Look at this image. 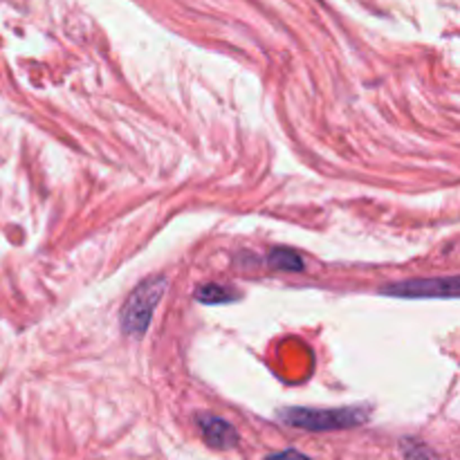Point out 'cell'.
Masks as SVG:
<instances>
[{"label":"cell","instance_id":"obj_4","mask_svg":"<svg viewBox=\"0 0 460 460\" xmlns=\"http://www.w3.org/2000/svg\"><path fill=\"white\" fill-rule=\"evenodd\" d=\"M198 427H200L202 438H205V443L209 447L234 449L238 445V431L227 420H223V418L202 413V416H198Z\"/></svg>","mask_w":460,"mask_h":460},{"label":"cell","instance_id":"obj_5","mask_svg":"<svg viewBox=\"0 0 460 460\" xmlns=\"http://www.w3.org/2000/svg\"><path fill=\"white\" fill-rule=\"evenodd\" d=\"M196 299L207 305H220V304H232L234 299H238V295L229 290V288L218 286V283H207V286L198 288Z\"/></svg>","mask_w":460,"mask_h":460},{"label":"cell","instance_id":"obj_6","mask_svg":"<svg viewBox=\"0 0 460 460\" xmlns=\"http://www.w3.org/2000/svg\"><path fill=\"white\" fill-rule=\"evenodd\" d=\"M268 263L274 270H283V272H301L304 270V259L296 252L286 250V247H277V250L270 252Z\"/></svg>","mask_w":460,"mask_h":460},{"label":"cell","instance_id":"obj_7","mask_svg":"<svg viewBox=\"0 0 460 460\" xmlns=\"http://www.w3.org/2000/svg\"><path fill=\"white\" fill-rule=\"evenodd\" d=\"M400 452L404 460H438L436 454L418 438H402L400 440Z\"/></svg>","mask_w":460,"mask_h":460},{"label":"cell","instance_id":"obj_3","mask_svg":"<svg viewBox=\"0 0 460 460\" xmlns=\"http://www.w3.org/2000/svg\"><path fill=\"white\" fill-rule=\"evenodd\" d=\"M382 295L400 296V299H456L458 277L400 281L395 286L382 288Z\"/></svg>","mask_w":460,"mask_h":460},{"label":"cell","instance_id":"obj_8","mask_svg":"<svg viewBox=\"0 0 460 460\" xmlns=\"http://www.w3.org/2000/svg\"><path fill=\"white\" fill-rule=\"evenodd\" d=\"M265 460H310L305 454L296 452V449H286V452H277V454H270Z\"/></svg>","mask_w":460,"mask_h":460},{"label":"cell","instance_id":"obj_2","mask_svg":"<svg viewBox=\"0 0 460 460\" xmlns=\"http://www.w3.org/2000/svg\"><path fill=\"white\" fill-rule=\"evenodd\" d=\"M166 290V279L164 277H153L146 279L144 283H139L133 290V295L128 296V301L121 308V328L128 335H142L148 328L153 317V310L160 304L162 295Z\"/></svg>","mask_w":460,"mask_h":460},{"label":"cell","instance_id":"obj_1","mask_svg":"<svg viewBox=\"0 0 460 460\" xmlns=\"http://www.w3.org/2000/svg\"><path fill=\"white\" fill-rule=\"evenodd\" d=\"M279 420L286 425L305 431H340L359 427L368 420L367 409L344 407V409H283L279 411Z\"/></svg>","mask_w":460,"mask_h":460}]
</instances>
